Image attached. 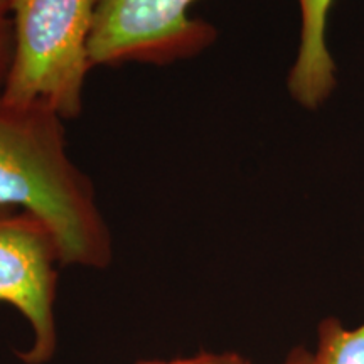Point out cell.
I'll use <instances>...</instances> for the list:
<instances>
[{
  "label": "cell",
  "mask_w": 364,
  "mask_h": 364,
  "mask_svg": "<svg viewBox=\"0 0 364 364\" xmlns=\"http://www.w3.org/2000/svg\"><path fill=\"white\" fill-rule=\"evenodd\" d=\"M282 364H316V358H314L312 351L297 346V348L290 349Z\"/></svg>",
  "instance_id": "9"
},
{
  "label": "cell",
  "mask_w": 364,
  "mask_h": 364,
  "mask_svg": "<svg viewBox=\"0 0 364 364\" xmlns=\"http://www.w3.org/2000/svg\"><path fill=\"white\" fill-rule=\"evenodd\" d=\"M14 53V33L12 16L9 11L7 0H0V95L6 88L9 71L12 65Z\"/></svg>",
  "instance_id": "7"
},
{
  "label": "cell",
  "mask_w": 364,
  "mask_h": 364,
  "mask_svg": "<svg viewBox=\"0 0 364 364\" xmlns=\"http://www.w3.org/2000/svg\"><path fill=\"white\" fill-rule=\"evenodd\" d=\"M135 364H253L236 353H199L191 358L171 359V361H140Z\"/></svg>",
  "instance_id": "8"
},
{
  "label": "cell",
  "mask_w": 364,
  "mask_h": 364,
  "mask_svg": "<svg viewBox=\"0 0 364 364\" xmlns=\"http://www.w3.org/2000/svg\"><path fill=\"white\" fill-rule=\"evenodd\" d=\"M56 236L34 213L0 206V302L17 309L33 329V344L19 358L44 364L56 351Z\"/></svg>",
  "instance_id": "4"
},
{
  "label": "cell",
  "mask_w": 364,
  "mask_h": 364,
  "mask_svg": "<svg viewBox=\"0 0 364 364\" xmlns=\"http://www.w3.org/2000/svg\"><path fill=\"white\" fill-rule=\"evenodd\" d=\"M297 2L300 9V43L287 78V88L295 103L307 110H317L338 86V68L327 46V17L334 0Z\"/></svg>",
  "instance_id": "5"
},
{
  "label": "cell",
  "mask_w": 364,
  "mask_h": 364,
  "mask_svg": "<svg viewBox=\"0 0 364 364\" xmlns=\"http://www.w3.org/2000/svg\"><path fill=\"white\" fill-rule=\"evenodd\" d=\"M63 122L44 105L0 95V206L39 216L56 236L61 265L103 270L112 233L93 182L68 152Z\"/></svg>",
  "instance_id": "1"
},
{
  "label": "cell",
  "mask_w": 364,
  "mask_h": 364,
  "mask_svg": "<svg viewBox=\"0 0 364 364\" xmlns=\"http://www.w3.org/2000/svg\"><path fill=\"white\" fill-rule=\"evenodd\" d=\"M196 0H97L90 36L95 66L172 65L215 43V26L189 16Z\"/></svg>",
  "instance_id": "3"
},
{
  "label": "cell",
  "mask_w": 364,
  "mask_h": 364,
  "mask_svg": "<svg viewBox=\"0 0 364 364\" xmlns=\"http://www.w3.org/2000/svg\"><path fill=\"white\" fill-rule=\"evenodd\" d=\"M316 364H364V324L348 329L336 317L317 326Z\"/></svg>",
  "instance_id": "6"
},
{
  "label": "cell",
  "mask_w": 364,
  "mask_h": 364,
  "mask_svg": "<svg viewBox=\"0 0 364 364\" xmlns=\"http://www.w3.org/2000/svg\"><path fill=\"white\" fill-rule=\"evenodd\" d=\"M14 53L2 97L78 118L97 0H7Z\"/></svg>",
  "instance_id": "2"
}]
</instances>
